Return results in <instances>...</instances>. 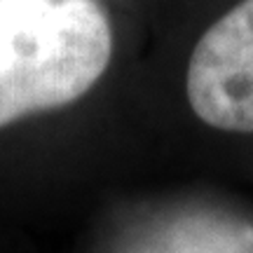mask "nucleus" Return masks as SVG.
I'll return each instance as SVG.
<instances>
[{
  "mask_svg": "<svg viewBox=\"0 0 253 253\" xmlns=\"http://www.w3.org/2000/svg\"><path fill=\"white\" fill-rule=\"evenodd\" d=\"M0 2H2V0H0Z\"/></svg>",
  "mask_w": 253,
  "mask_h": 253,
  "instance_id": "7ed1b4c3",
  "label": "nucleus"
},
{
  "mask_svg": "<svg viewBox=\"0 0 253 253\" xmlns=\"http://www.w3.org/2000/svg\"><path fill=\"white\" fill-rule=\"evenodd\" d=\"M185 91L204 125L253 134V0H242L199 38Z\"/></svg>",
  "mask_w": 253,
  "mask_h": 253,
  "instance_id": "f03ea898",
  "label": "nucleus"
},
{
  "mask_svg": "<svg viewBox=\"0 0 253 253\" xmlns=\"http://www.w3.org/2000/svg\"><path fill=\"white\" fill-rule=\"evenodd\" d=\"M113 56V28L94 0L0 2V126L84 96Z\"/></svg>",
  "mask_w": 253,
  "mask_h": 253,
  "instance_id": "f257e3e1",
  "label": "nucleus"
}]
</instances>
